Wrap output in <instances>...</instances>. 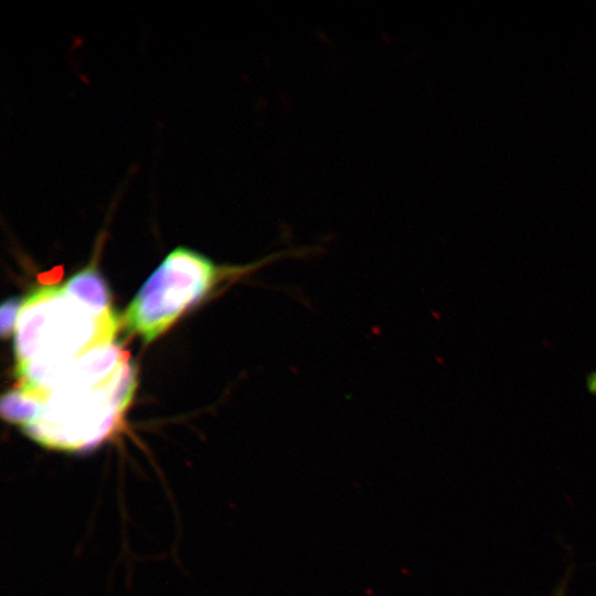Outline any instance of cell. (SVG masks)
Instances as JSON below:
<instances>
[{
  "mask_svg": "<svg viewBox=\"0 0 596 596\" xmlns=\"http://www.w3.org/2000/svg\"><path fill=\"white\" fill-rule=\"evenodd\" d=\"M134 391V373L104 383L72 382L53 389L24 430L39 444L58 450L88 448L107 437Z\"/></svg>",
  "mask_w": 596,
  "mask_h": 596,
  "instance_id": "7a4b0ae2",
  "label": "cell"
},
{
  "mask_svg": "<svg viewBox=\"0 0 596 596\" xmlns=\"http://www.w3.org/2000/svg\"><path fill=\"white\" fill-rule=\"evenodd\" d=\"M280 252L245 267H217L204 255L184 246L170 252L152 273L124 315V326L145 342L166 331L224 275H242L276 260Z\"/></svg>",
  "mask_w": 596,
  "mask_h": 596,
  "instance_id": "3957f363",
  "label": "cell"
},
{
  "mask_svg": "<svg viewBox=\"0 0 596 596\" xmlns=\"http://www.w3.org/2000/svg\"><path fill=\"white\" fill-rule=\"evenodd\" d=\"M21 305L17 300H9L7 301L2 308V324H1V331L3 337L7 332H9L12 328H14L17 318L20 311Z\"/></svg>",
  "mask_w": 596,
  "mask_h": 596,
  "instance_id": "277c9868",
  "label": "cell"
},
{
  "mask_svg": "<svg viewBox=\"0 0 596 596\" xmlns=\"http://www.w3.org/2000/svg\"><path fill=\"white\" fill-rule=\"evenodd\" d=\"M117 321L68 285L42 288L21 304L14 326L22 395L40 402L74 363L111 345Z\"/></svg>",
  "mask_w": 596,
  "mask_h": 596,
  "instance_id": "6da1fadb",
  "label": "cell"
},
{
  "mask_svg": "<svg viewBox=\"0 0 596 596\" xmlns=\"http://www.w3.org/2000/svg\"><path fill=\"white\" fill-rule=\"evenodd\" d=\"M568 577H570V574L567 573L566 576L564 577V579L560 583V585L555 589L553 596H565L566 587H567V584H568Z\"/></svg>",
  "mask_w": 596,
  "mask_h": 596,
  "instance_id": "5b68a950",
  "label": "cell"
}]
</instances>
